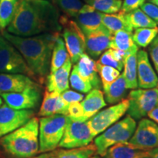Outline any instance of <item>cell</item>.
I'll return each mask as SVG.
<instances>
[{"mask_svg":"<svg viewBox=\"0 0 158 158\" xmlns=\"http://www.w3.org/2000/svg\"><path fill=\"white\" fill-rule=\"evenodd\" d=\"M59 10L48 0H20L7 31L27 37L44 33H60Z\"/></svg>","mask_w":158,"mask_h":158,"instance_id":"6da1fadb","label":"cell"},{"mask_svg":"<svg viewBox=\"0 0 158 158\" xmlns=\"http://www.w3.org/2000/svg\"><path fill=\"white\" fill-rule=\"evenodd\" d=\"M59 35L60 33H44L23 37L12 35L8 31H2V36L21 53L40 84L44 83L50 72L52 51Z\"/></svg>","mask_w":158,"mask_h":158,"instance_id":"7a4b0ae2","label":"cell"},{"mask_svg":"<svg viewBox=\"0 0 158 158\" xmlns=\"http://www.w3.org/2000/svg\"><path fill=\"white\" fill-rule=\"evenodd\" d=\"M0 149L8 158H31L39 152V119L25 124L0 138Z\"/></svg>","mask_w":158,"mask_h":158,"instance_id":"3957f363","label":"cell"},{"mask_svg":"<svg viewBox=\"0 0 158 158\" xmlns=\"http://www.w3.org/2000/svg\"><path fill=\"white\" fill-rule=\"evenodd\" d=\"M69 117L61 114L39 119V152H51L59 147Z\"/></svg>","mask_w":158,"mask_h":158,"instance_id":"277c9868","label":"cell"},{"mask_svg":"<svg viewBox=\"0 0 158 158\" xmlns=\"http://www.w3.org/2000/svg\"><path fill=\"white\" fill-rule=\"evenodd\" d=\"M136 126L135 120L128 115L121 121L114 123L94 139L97 155L102 157L111 146L129 141L135 132Z\"/></svg>","mask_w":158,"mask_h":158,"instance_id":"5b68a950","label":"cell"},{"mask_svg":"<svg viewBox=\"0 0 158 158\" xmlns=\"http://www.w3.org/2000/svg\"><path fill=\"white\" fill-rule=\"evenodd\" d=\"M0 73H1L23 74L36 81L27 62L18 49L0 35Z\"/></svg>","mask_w":158,"mask_h":158,"instance_id":"8992f818","label":"cell"},{"mask_svg":"<svg viewBox=\"0 0 158 158\" xmlns=\"http://www.w3.org/2000/svg\"><path fill=\"white\" fill-rule=\"evenodd\" d=\"M59 22L62 26V36L71 62L76 64L85 53V35L73 20L66 15H61Z\"/></svg>","mask_w":158,"mask_h":158,"instance_id":"52a82bcc","label":"cell"},{"mask_svg":"<svg viewBox=\"0 0 158 158\" xmlns=\"http://www.w3.org/2000/svg\"><path fill=\"white\" fill-rule=\"evenodd\" d=\"M127 100L128 116L135 120L141 119L158 105V89H133L128 94Z\"/></svg>","mask_w":158,"mask_h":158,"instance_id":"ba28073f","label":"cell"},{"mask_svg":"<svg viewBox=\"0 0 158 158\" xmlns=\"http://www.w3.org/2000/svg\"><path fill=\"white\" fill-rule=\"evenodd\" d=\"M94 138L87 122H76L69 118L59 147L68 149L84 147L92 143Z\"/></svg>","mask_w":158,"mask_h":158,"instance_id":"9c48e42d","label":"cell"},{"mask_svg":"<svg viewBox=\"0 0 158 158\" xmlns=\"http://www.w3.org/2000/svg\"><path fill=\"white\" fill-rule=\"evenodd\" d=\"M129 107L127 99L122 100L114 106L99 111L87 120L91 132L94 137L100 135L106 129L118 122L120 118L127 113Z\"/></svg>","mask_w":158,"mask_h":158,"instance_id":"30bf717a","label":"cell"},{"mask_svg":"<svg viewBox=\"0 0 158 158\" xmlns=\"http://www.w3.org/2000/svg\"><path fill=\"white\" fill-rule=\"evenodd\" d=\"M34 116L33 110H15L3 103L0 106V138L23 126Z\"/></svg>","mask_w":158,"mask_h":158,"instance_id":"8fae6325","label":"cell"},{"mask_svg":"<svg viewBox=\"0 0 158 158\" xmlns=\"http://www.w3.org/2000/svg\"><path fill=\"white\" fill-rule=\"evenodd\" d=\"M130 143L143 150L158 148V125L152 120L143 118L136 126Z\"/></svg>","mask_w":158,"mask_h":158,"instance_id":"7c38bea8","label":"cell"},{"mask_svg":"<svg viewBox=\"0 0 158 158\" xmlns=\"http://www.w3.org/2000/svg\"><path fill=\"white\" fill-rule=\"evenodd\" d=\"M41 86L27 89L21 92L2 94L5 104L15 110H32L37 107L41 98Z\"/></svg>","mask_w":158,"mask_h":158,"instance_id":"4fadbf2b","label":"cell"},{"mask_svg":"<svg viewBox=\"0 0 158 158\" xmlns=\"http://www.w3.org/2000/svg\"><path fill=\"white\" fill-rule=\"evenodd\" d=\"M85 35V51L92 59L98 58L110 48L112 34L104 26L98 30Z\"/></svg>","mask_w":158,"mask_h":158,"instance_id":"5bb4252c","label":"cell"},{"mask_svg":"<svg viewBox=\"0 0 158 158\" xmlns=\"http://www.w3.org/2000/svg\"><path fill=\"white\" fill-rule=\"evenodd\" d=\"M40 86L39 83L25 75L0 73V95L4 93L21 92L27 89Z\"/></svg>","mask_w":158,"mask_h":158,"instance_id":"9a60e30c","label":"cell"},{"mask_svg":"<svg viewBox=\"0 0 158 158\" xmlns=\"http://www.w3.org/2000/svg\"><path fill=\"white\" fill-rule=\"evenodd\" d=\"M137 79L140 89H152L157 86V76L144 50H139L137 53Z\"/></svg>","mask_w":158,"mask_h":158,"instance_id":"2e32d148","label":"cell"},{"mask_svg":"<svg viewBox=\"0 0 158 158\" xmlns=\"http://www.w3.org/2000/svg\"><path fill=\"white\" fill-rule=\"evenodd\" d=\"M102 14L92 6L84 5L73 19L79 28L86 35L98 30L103 26L102 23Z\"/></svg>","mask_w":158,"mask_h":158,"instance_id":"e0dca14e","label":"cell"},{"mask_svg":"<svg viewBox=\"0 0 158 158\" xmlns=\"http://www.w3.org/2000/svg\"><path fill=\"white\" fill-rule=\"evenodd\" d=\"M72 64L70 58L69 57L60 68L54 73H49L45 81L47 91L61 94L64 91L69 89V78L72 68Z\"/></svg>","mask_w":158,"mask_h":158,"instance_id":"ac0fdd59","label":"cell"},{"mask_svg":"<svg viewBox=\"0 0 158 158\" xmlns=\"http://www.w3.org/2000/svg\"><path fill=\"white\" fill-rule=\"evenodd\" d=\"M69 106L61 98L60 94L45 90L38 116L45 117L61 114L68 116Z\"/></svg>","mask_w":158,"mask_h":158,"instance_id":"d6986e66","label":"cell"},{"mask_svg":"<svg viewBox=\"0 0 158 158\" xmlns=\"http://www.w3.org/2000/svg\"><path fill=\"white\" fill-rule=\"evenodd\" d=\"M81 105L84 113L81 122H84L95 115L102 108L106 107L107 104L105 100L103 92L99 89H93L84 97V100L81 102Z\"/></svg>","mask_w":158,"mask_h":158,"instance_id":"ffe728a7","label":"cell"},{"mask_svg":"<svg viewBox=\"0 0 158 158\" xmlns=\"http://www.w3.org/2000/svg\"><path fill=\"white\" fill-rule=\"evenodd\" d=\"M149 151L139 149L129 141L121 142L108 148L102 158H142L149 157Z\"/></svg>","mask_w":158,"mask_h":158,"instance_id":"44dd1931","label":"cell"},{"mask_svg":"<svg viewBox=\"0 0 158 158\" xmlns=\"http://www.w3.org/2000/svg\"><path fill=\"white\" fill-rule=\"evenodd\" d=\"M79 75L86 79L92 84V88L99 89L101 87V81L98 76L96 68V62L86 53H84L80 57L79 60L75 64Z\"/></svg>","mask_w":158,"mask_h":158,"instance_id":"7402d4cb","label":"cell"},{"mask_svg":"<svg viewBox=\"0 0 158 158\" xmlns=\"http://www.w3.org/2000/svg\"><path fill=\"white\" fill-rule=\"evenodd\" d=\"M102 89L106 100L109 104H116L123 100L127 90L122 73L111 84Z\"/></svg>","mask_w":158,"mask_h":158,"instance_id":"603a6c76","label":"cell"},{"mask_svg":"<svg viewBox=\"0 0 158 158\" xmlns=\"http://www.w3.org/2000/svg\"><path fill=\"white\" fill-rule=\"evenodd\" d=\"M133 32H128L124 30L116 31L112 35L110 48L121 51L130 54L138 51V47L133 40Z\"/></svg>","mask_w":158,"mask_h":158,"instance_id":"cb8c5ba5","label":"cell"},{"mask_svg":"<svg viewBox=\"0 0 158 158\" xmlns=\"http://www.w3.org/2000/svg\"><path fill=\"white\" fill-rule=\"evenodd\" d=\"M102 25L111 33L112 35L116 31L124 30L128 32H133V29L127 23L125 17V13L118 11L113 14H102Z\"/></svg>","mask_w":158,"mask_h":158,"instance_id":"d4e9b609","label":"cell"},{"mask_svg":"<svg viewBox=\"0 0 158 158\" xmlns=\"http://www.w3.org/2000/svg\"><path fill=\"white\" fill-rule=\"evenodd\" d=\"M134 51L129 54L124 62V70L122 73L126 83V87L135 89L138 87L137 79V53Z\"/></svg>","mask_w":158,"mask_h":158,"instance_id":"484cf974","label":"cell"},{"mask_svg":"<svg viewBox=\"0 0 158 158\" xmlns=\"http://www.w3.org/2000/svg\"><path fill=\"white\" fill-rule=\"evenodd\" d=\"M96 154L94 143L76 149H61L52 152L50 158H90Z\"/></svg>","mask_w":158,"mask_h":158,"instance_id":"4316f807","label":"cell"},{"mask_svg":"<svg viewBox=\"0 0 158 158\" xmlns=\"http://www.w3.org/2000/svg\"><path fill=\"white\" fill-rule=\"evenodd\" d=\"M69 57L70 56L65 46L64 40L59 35L56 40L52 51L49 73H54L59 68H60Z\"/></svg>","mask_w":158,"mask_h":158,"instance_id":"83f0119b","label":"cell"},{"mask_svg":"<svg viewBox=\"0 0 158 158\" xmlns=\"http://www.w3.org/2000/svg\"><path fill=\"white\" fill-rule=\"evenodd\" d=\"M127 23L133 29L138 28H155L157 25L148 15L138 8L130 13H125Z\"/></svg>","mask_w":158,"mask_h":158,"instance_id":"f1b7e54d","label":"cell"},{"mask_svg":"<svg viewBox=\"0 0 158 158\" xmlns=\"http://www.w3.org/2000/svg\"><path fill=\"white\" fill-rule=\"evenodd\" d=\"M20 0H0V30L7 27L13 21Z\"/></svg>","mask_w":158,"mask_h":158,"instance_id":"f546056e","label":"cell"},{"mask_svg":"<svg viewBox=\"0 0 158 158\" xmlns=\"http://www.w3.org/2000/svg\"><path fill=\"white\" fill-rule=\"evenodd\" d=\"M86 5L105 14L116 13L121 10L122 0H84Z\"/></svg>","mask_w":158,"mask_h":158,"instance_id":"4dcf8cb0","label":"cell"},{"mask_svg":"<svg viewBox=\"0 0 158 158\" xmlns=\"http://www.w3.org/2000/svg\"><path fill=\"white\" fill-rule=\"evenodd\" d=\"M158 35V27L155 28H138L134 30L133 40L138 47L146 48L151 44Z\"/></svg>","mask_w":158,"mask_h":158,"instance_id":"1f68e13d","label":"cell"},{"mask_svg":"<svg viewBox=\"0 0 158 158\" xmlns=\"http://www.w3.org/2000/svg\"><path fill=\"white\" fill-rule=\"evenodd\" d=\"M96 68L100 77L102 88L111 84L119 76L120 71L110 66L102 65L96 62Z\"/></svg>","mask_w":158,"mask_h":158,"instance_id":"d6a6232c","label":"cell"},{"mask_svg":"<svg viewBox=\"0 0 158 158\" xmlns=\"http://www.w3.org/2000/svg\"><path fill=\"white\" fill-rule=\"evenodd\" d=\"M53 2L69 18L76 16L84 5L81 0H53Z\"/></svg>","mask_w":158,"mask_h":158,"instance_id":"836d02e7","label":"cell"},{"mask_svg":"<svg viewBox=\"0 0 158 158\" xmlns=\"http://www.w3.org/2000/svg\"><path fill=\"white\" fill-rule=\"evenodd\" d=\"M69 83H70L71 87L81 93H88L92 89V86L90 82H89L86 79L83 78L79 75L75 65L73 68L72 72L70 73Z\"/></svg>","mask_w":158,"mask_h":158,"instance_id":"e575fe53","label":"cell"},{"mask_svg":"<svg viewBox=\"0 0 158 158\" xmlns=\"http://www.w3.org/2000/svg\"><path fill=\"white\" fill-rule=\"evenodd\" d=\"M97 63L102 65H106V66L112 67V68L116 69L118 71H121L124 67V64L118 62L114 58L113 56L110 54L109 49H108L107 51H105L103 54H102L101 56L100 57Z\"/></svg>","mask_w":158,"mask_h":158,"instance_id":"d590c367","label":"cell"},{"mask_svg":"<svg viewBox=\"0 0 158 158\" xmlns=\"http://www.w3.org/2000/svg\"><path fill=\"white\" fill-rule=\"evenodd\" d=\"M84 109L80 102H73L70 104L68 107V116L73 121L81 122L84 116Z\"/></svg>","mask_w":158,"mask_h":158,"instance_id":"8d00e7d4","label":"cell"},{"mask_svg":"<svg viewBox=\"0 0 158 158\" xmlns=\"http://www.w3.org/2000/svg\"><path fill=\"white\" fill-rule=\"evenodd\" d=\"M61 98L66 102L68 106L73 102H81L84 98V95L78 92H75L73 90H66L60 94Z\"/></svg>","mask_w":158,"mask_h":158,"instance_id":"74e56055","label":"cell"},{"mask_svg":"<svg viewBox=\"0 0 158 158\" xmlns=\"http://www.w3.org/2000/svg\"><path fill=\"white\" fill-rule=\"evenodd\" d=\"M141 10L149 16L156 24L158 25V7L151 2H144Z\"/></svg>","mask_w":158,"mask_h":158,"instance_id":"f35d334b","label":"cell"},{"mask_svg":"<svg viewBox=\"0 0 158 158\" xmlns=\"http://www.w3.org/2000/svg\"><path fill=\"white\" fill-rule=\"evenodd\" d=\"M145 2V0H124L122 4L121 11L123 13H127L139 8Z\"/></svg>","mask_w":158,"mask_h":158,"instance_id":"ab89813d","label":"cell"},{"mask_svg":"<svg viewBox=\"0 0 158 158\" xmlns=\"http://www.w3.org/2000/svg\"><path fill=\"white\" fill-rule=\"evenodd\" d=\"M149 51L152 61L158 73V35L149 45Z\"/></svg>","mask_w":158,"mask_h":158,"instance_id":"60d3db41","label":"cell"},{"mask_svg":"<svg viewBox=\"0 0 158 158\" xmlns=\"http://www.w3.org/2000/svg\"><path fill=\"white\" fill-rule=\"evenodd\" d=\"M147 116H149L150 119L152 120L154 122H155L158 125V105L156 107L154 108L152 110H150L149 113L147 114Z\"/></svg>","mask_w":158,"mask_h":158,"instance_id":"b9f144b4","label":"cell"},{"mask_svg":"<svg viewBox=\"0 0 158 158\" xmlns=\"http://www.w3.org/2000/svg\"><path fill=\"white\" fill-rule=\"evenodd\" d=\"M149 157L158 158V148L151 149L149 151Z\"/></svg>","mask_w":158,"mask_h":158,"instance_id":"7bdbcfd3","label":"cell"},{"mask_svg":"<svg viewBox=\"0 0 158 158\" xmlns=\"http://www.w3.org/2000/svg\"><path fill=\"white\" fill-rule=\"evenodd\" d=\"M51 155V152H46V153H43L41 155H40L37 157H33L31 158H50Z\"/></svg>","mask_w":158,"mask_h":158,"instance_id":"ee69618b","label":"cell"},{"mask_svg":"<svg viewBox=\"0 0 158 158\" xmlns=\"http://www.w3.org/2000/svg\"><path fill=\"white\" fill-rule=\"evenodd\" d=\"M149 1L150 2L154 4V5H155L158 7V0H149Z\"/></svg>","mask_w":158,"mask_h":158,"instance_id":"f6af8a7d","label":"cell"},{"mask_svg":"<svg viewBox=\"0 0 158 158\" xmlns=\"http://www.w3.org/2000/svg\"><path fill=\"white\" fill-rule=\"evenodd\" d=\"M2 104H3V100H2V98H0V106H1Z\"/></svg>","mask_w":158,"mask_h":158,"instance_id":"bcb514c9","label":"cell"},{"mask_svg":"<svg viewBox=\"0 0 158 158\" xmlns=\"http://www.w3.org/2000/svg\"><path fill=\"white\" fill-rule=\"evenodd\" d=\"M90 158H101V157H100L99 156H97V155H93L92 157H91Z\"/></svg>","mask_w":158,"mask_h":158,"instance_id":"7dc6e473","label":"cell"},{"mask_svg":"<svg viewBox=\"0 0 158 158\" xmlns=\"http://www.w3.org/2000/svg\"><path fill=\"white\" fill-rule=\"evenodd\" d=\"M142 158H150V157H142Z\"/></svg>","mask_w":158,"mask_h":158,"instance_id":"c3c4849f","label":"cell"},{"mask_svg":"<svg viewBox=\"0 0 158 158\" xmlns=\"http://www.w3.org/2000/svg\"><path fill=\"white\" fill-rule=\"evenodd\" d=\"M157 86H158V82H157Z\"/></svg>","mask_w":158,"mask_h":158,"instance_id":"681fc988","label":"cell"}]
</instances>
